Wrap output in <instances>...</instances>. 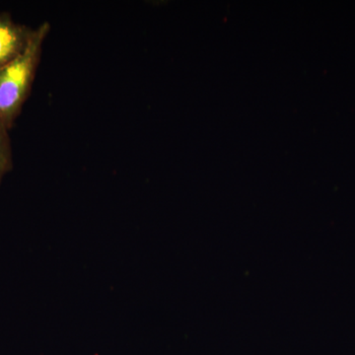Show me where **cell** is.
<instances>
[{
	"label": "cell",
	"instance_id": "3",
	"mask_svg": "<svg viewBox=\"0 0 355 355\" xmlns=\"http://www.w3.org/2000/svg\"><path fill=\"white\" fill-rule=\"evenodd\" d=\"M9 130L0 123V184L7 173L12 169V149Z\"/></svg>",
	"mask_w": 355,
	"mask_h": 355
},
{
	"label": "cell",
	"instance_id": "2",
	"mask_svg": "<svg viewBox=\"0 0 355 355\" xmlns=\"http://www.w3.org/2000/svg\"><path fill=\"white\" fill-rule=\"evenodd\" d=\"M34 30L14 22L10 14L0 12V67L26 50Z\"/></svg>",
	"mask_w": 355,
	"mask_h": 355
},
{
	"label": "cell",
	"instance_id": "1",
	"mask_svg": "<svg viewBox=\"0 0 355 355\" xmlns=\"http://www.w3.org/2000/svg\"><path fill=\"white\" fill-rule=\"evenodd\" d=\"M50 23L44 22L34 30L26 50L8 64L0 67V123L10 130L31 93L44 40Z\"/></svg>",
	"mask_w": 355,
	"mask_h": 355
}]
</instances>
